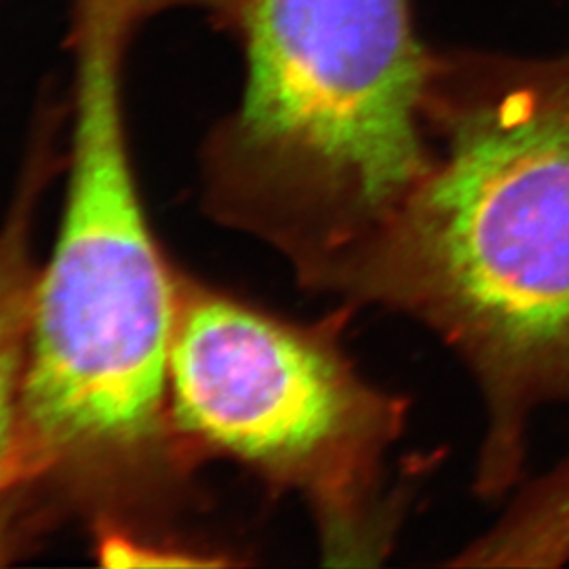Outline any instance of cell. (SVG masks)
I'll return each mask as SVG.
<instances>
[{
    "label": "cell",
    "instance_id": "1",
    "mask_svg": "<svg viewBox=\"0 0 569 569\" xmlns=\"http://www.w3.org/2000/svg\"><path fill=\"white\" fill-rule=\"evenodd\" d=\"M427 178L338 287L437 333L486 407L475 489L519 488L529 432L569 401V53L437 72Z\"/></svg>",
    "mask_w": 569,
    "mask_h": 569
},
{
    "label": "cell",
    "instance_id": "2",
    "mask_svg": "<svg viewBox=\"0 0 569 569\" xmlns=\"http://www.w3.org/2000/svg\"><path fill=\"white\" fill-rule=\"evenodd\" d=\"M247 81L228 133L244 213L333 291L435 159L437 70L407 0H234Z\"/></svg>",
    "mask_w": 569,
    "mask_h": 569
},
{
    "label": "cell",
    "instance_id": "3",
    "mask_svg": "<svg viewBox=\"0 0 569 569\" xmlns=\"http://www.w3.org/2000/svg\"><path fill=\"white\" fill-rule=\"evenodd\" d=\"M121 0H87L58 239L34 277L23 427L51 448L148 437L167 392L178 291L143 213L122 117Z\"/></svg>",
    "mask_w": 569,
    "mask_h": 569
},
{
    "label": "cell",
    "instance_id": "4",
    "mask_svg": "<svg viewBox=\"0 0 569 569\" xmlns=\"http://www.w3.org/2000/svg\"><path fill=\"white\" fill-rule=\"evenodd\" d=\"M346 321L296 326L183 289L167 388L186 430L305 496L329 566L376 568L409 509V475L392 477L409 401L352 363Z\"/></svg>",
    "mask_w": 569,
    "mask_h": 569
},
{
    "label": "cell",
    "instance_id": "5",
    "mask_svg": "<svg viewBox=\"0 0 569 569\" xmlns=\"http://www.w3.org/2000/svg\"><path fill=\"white\" fill-rule=\"evenodd\" d=\"M34 274L16 239L0 244V472L23 425Z\"/></svg>",
    "mask_w": 569,
    "mask_h": 569
},
{
    "label": "cell",
    "instance_id": "6",
    "mask_svg": "<svg viewBox=\"0 0 569 569\" xmlns=\"http://www.w3.org/2000/svg\"><path fill=\"white\" fill-rule=\"evenodd\" d=\"M122 4L127 7L129 13L142 9V7H152V4H159V2H171V0H121ZM234 2V0H232Z\"/></svg>",
    "mask_w": 569,
    "mask_h": 569
}]
</instances>
